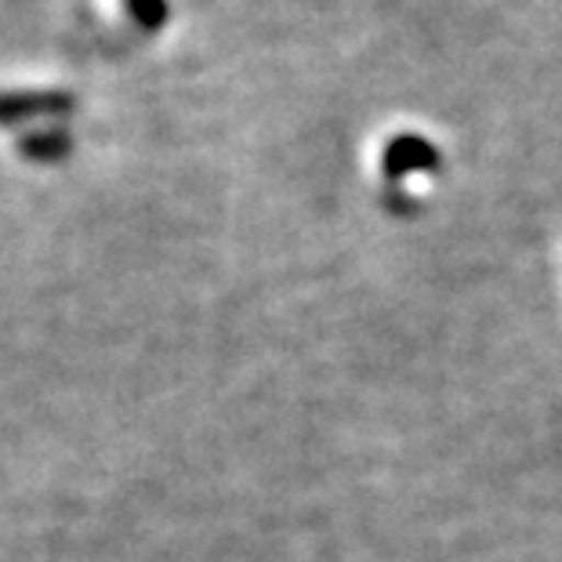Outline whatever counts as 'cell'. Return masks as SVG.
I'll use <instances>...</instances> for the list:
<instances>
[{"instance_id": "cell-4", "label": "cell", "mask_w": 562, "mask_h": 562, "mask_svg": "<svg viewBox=\"0 0 562 562\" xmlns=\"http://www.w3.org/2000/svg\"><path fill=\"white\" fill-rule=\"evenodd\" d=\"M127 15L135 26L142 30H160L167 15H171V8H167V0H124Z\"/></svg>"}, {"instance_id": "cell-3", "label": "cell", "mask_w": 562, "mask_h": 562, "mask_svg": "<svg viewBox=\"0 0 562 562\" xmlns=\"http://www.w3.org/2000/svg\"><path fill=\"white\" fill-rule=\"evenodd\" d=\"M436 160V153L422 146L417 138H400L396 146L389 149V171L396 175V171H417L422 164H432Z\"/></svg>"}, {"instance_id": "cell-1", "label": "cell", "mask_w": 562, "mask_h": 562, "mask_svg": "<svg viewBox=\"0 0 562 562\" xmlns=\"http://www.w3.org/2000/svg\"><path fill=\"white\" fill-rule=\"evenodd\" d=\"M66 113H74V94L69 91H0V127Z\"/></svg>"}, {"instance_id": "cell-2", "label": "cell", "mask_w": 562, "mask_h": 562, "mask_svg": "<svg viewBox=\"0 0 562 562\" xmlns=\"http://www.w3.org/2000/svg\"><path fill=\"white\" fill-rule=\"evenodd\" d=\"M69 149H74V138H69L66 127H41V131H30V135L19 138V153L37 164L63 160V157H69Z\"/></svg>"}]
</instances>
